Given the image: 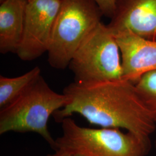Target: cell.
<instances>
[{
    "instance_id": "30bf717a",
    "label": "cell",
    "mask_w": 156,
    "mask_h": 156,
    "mask_svg": "<svg viewBox=\"0 0 156 156\" xmlns=\"http://www.w3.org/2000/svg\"><path fill=\"white\" fill-rule=\"evenodd\" d=\"M41 75L38 67L20 76L8 78L0 76V110L8 106L23 93Z\"/></svg>"
},
{
    "instance_id": "6da1fadb",
    "label": "cell",
    "mask_w": 156,
    "mask_h": 156,
    "mask_svg": "<svg viewBox=\"0 0 156 156\" xmlns=\"http://www.w3.org/2000/svg\"><path fill=\"white\" fill-rule=\"evenodd\" d=\"M67 105L56 111L57 122L77 113L89 123L101 128L124 129L144 138H149L156 123L135 89L125 79L69 84L63 90Z\"/></svg>"
},
{
    "instance_id": "5bb4252c",
    "label": "cell",
    "mask_w": 156,
    "mask_h": 156,
    "mask_svg": "<svg viewBox=\"0 0 156 156\" xmlns=\"http://www.w3.org/2000/svg\"><path fill=\"white\" fill-rule=\"evenodd\" d=\"M73 156H82V155H80V154H73Z\"/></svg>"
},
{
    "instance_id": "8992f818",
    "label": "cell",
    "mask_w": 156,
    "mask_h": 156,
    "mask_svg": "<svg viewBox=\"0 0 156 156\" xmlns=\"http://www.w3.org/2000/svg\"><path fill=\"white\" fill-rule=\"evenodd\" d=\"M61 0H27L22 39L16 55L24 62L48 52Z\"/></svg>"
},
{
    "instance_id": "277c9868",
    "label": "cell",
    "mask_w": 156,
    "mask_h": 156,
    "mask_svg": "<svg viewBox=\"0 0 156 156\" xmlns=\"http://www.w3.org/2000/svg\"><path fill=\"white\" fill-rule=\"evenodd\" d=\"M102 15L94 0H61L47 52L50 66L57 69L68 67L78 48L101 22Z\"/></svg>"
},
{
    "instance_id": "8fae6325",
    "label": "cell",
    "mask_w": 156,
    "mask_h": 156,
    "mask_svg": "<svg viewBox=\"0 0 156 156\" xmlns=\"http://www.w3.org/2000/svg\"><path fill=\"white\" fill-rule=\"evenodd\" d=\"M134 84L140 100L156 123V70L144 75Z\"/></svg>"
},
{
    "instance_id": "5b68a950",
    "label": "cell",
    "mask_w": 156,
    "mask_h": 156,
    "mask_svg": "<svg viewBox=\"0 0 156 156\" xmlns=\"http://www.w3.org/2000/svg\"><path fill=\"white\" fill-rule=\"evenodd\" d=\"M75 82L87 83L123 79L120 51L113 33L101 22L84 39L69 66Z\"/></svg>"
},
{
    "instance_id": "52a82bcc",
    "label": "cell",
    "mask_w": 156,
    "mask_h": 156,
    "mask_svg": "<svg viewBox=\"0 0 156 156\" xmlns=\"http://www.w3.org/2000/svg\"><path fill=\"white\" fill-rule=\"evenodd\" d=\"M120 51L123 79L135 84L156 70V40L128 31L113 33Z\"/></svg>"
},
{
    "instance_id": "2e32d148",
    "label": "cell",
    "mask_w": 156,
    "mask_h": 156,
    "mask_svg": "<svg viewBox=\"0 0 156 156\" xmlns=\"http://www.w3.org/2000/svg\"><path fill=\"white\" fill-rule=\"evenodd\" d=\"M155 145H156V142H155Z\"/></svg>"
},
{
    "instance_id": "7a4b0ae2",
    "label": "cell",
    "mask_w": 156,
    "mask_h": 156,
    "mask_svg": "<svg viewBox=\"0 0 156 156\" xmlns=\"http://www.w3.org/2000/svg\"><path fill=\"white\" fill-rule=\"evenodd\" d=\"M68 101L66 95L51 89L41 75L17 99L0 110V134L35 133L55 151L56 142L49 131L48 122Z\"/></svg>"
},
{
    "instance_id": "4fadbf2b",
    "label": "cell",
    "mask_w": 156,
    "mask_h": 156,
    "mask_svg": "<svg viewBox=\"0 0 156 156\" xmlns=\"http://www.w3.org/2000/svg\"><path fill=\"white\" fill-rule=\"evenodd\" d=\"M47 156H73V154L66 151L58 149L55 151V153L54 154H49Z\"/></svg>"
},
{
    "instance_id": "9c48e42d",
    "label": "cell",
    "mask_w": 156,
    "mask_h": 156,
    "mask_svg": "<svg viewBox=\"0 0 156 156\" xmlns=\"http://www.w3.org/2000/svg\"><path fill=\"white\" fill-rule=\"evenodd\" d=\"M27 0L0 3V52L16 54L22 39Z\"/></svg>"
},
{
    "instance_id": "3957f363",
    "label": "cell",
    "mask_w": 156,
    "mask_h": 156,
    "mask_svg": "<svg viewBox=\"0 0 156 156\" xmlns=\"http://www.w3.org/2000/svg\"><path fill=\"white\" fill-rule=\"evenodd\" d=\"M60 123L62 133L55 140V151L83 156H146L151 150L149 138L118 128L83 127L71 117Z\"/></svg>"
},
{
    "instance_id": "7c38bea8",
    "label": "cell",
    "mask_w": 156,
    "mask_h": 156,
    "mask_svg": "<svg viewBox=\"0 0 156 156\" xmlns=\"http://www.w3.org/2000/svg\"><path fill=\"white\" fill-rule=\"evenodd\" d=\"M103 15L112 18L116 9L117 0H94Z\"/></svg>"
},
{
    "instance_id": "ba28073f",
    "label": "cell",
    "mask_w": 156,
    "mask_h": 156,
    "mask_svg": "<svg viewBox=\"0 0 156 156\" xmlns=\"http://www.w3.org/2000/svg\"><path fill=\"white\" fill-rule=\"evenodd\" d=\"M113 33L128 31L144 38L156 37V0H117L107 25Z\"/></svg>"
},
{
    "instance_id": "9a60e30c",
    "label": "cell",
    "mask_w": 156,
    "mask_h": 156,
    "mask_svg": "<svg viewBox=\"0 0 156 156\" xmlns=\"http://www.w3.org/2000/svg\"><path fill=\"white\" fill-rule=\"evenodd\" d=\"M4 1H5V0H0V3H2V2H4Z\"/></svg>"
}]
</instances>
